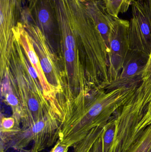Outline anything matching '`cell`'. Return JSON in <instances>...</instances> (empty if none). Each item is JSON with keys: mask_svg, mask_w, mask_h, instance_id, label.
Masks as SVG:
<instances>
[{"mask_svg": "<svg viewBox=\"0 0 151 152\" xmlns=\"http://www.w3.org/2000/svg\"><path fill=\"white\" fill-rule=\"evenodd\" d=\"M138 86L137 84L109 92L95 88L82 91L75 96H65L62 103L63 120L59 140L73 147L93 129L105 126L112 115L133 96Z\"/></svg>", "mask_w": 151, "mask_h": 152, "instance_id": "1", "label": "cell"}, {"mask_svg": "<svg viewBox=\"0 0 151 152\" xmlns=\"http://www.w3.org/2000/svg\"><path fill=\"white\" fill-rule=\"evenodd\" d=\"M20 41H14L10 55L9 70L3 78L6 77L12 83V87L2 84V89H11V92L18 100L20 112L19 120L22 129L33 126L45 116L55 113L57 103L48 100L44 96L38 80L37 72L29 66L25 53Z\"/></svg>", "mask_w": 151, "mask_h": 152, "instance_id": "2", "label": "cell"}, {"mask_svg": "<svg viewBox=\"0 0 151 152\" xmlns=\"http://www.w3.org/2000/svg\"><path fill=\"white\" fill-rule=\"evenodd\" d=\"M151 105V53L140 84L115 117L117 127L113 152H128L142 135L143 121Z\"/></svg>", "mask_w": 151, "mask_h": 152, "instance_id": "3", "label": "cell"}, {"mask_svg": "<svg viewBox=\"0 0 151 152\" xmlns=\"http://www.w3.org/2000/svg\"><path fill=\"white\" fill-rule=\"evenodd\" d=\"M131 6L130 50L149 58L151 53V0H134Z\"/></svg>", "mask_w": 151, "mask_h": 152, "instance_id": "4", "label": "cell"}, {"mask_svg": "<svg viewBox=\"0 0 151 152\" xmlns=\"http://www.w3.org/2000/svg\"><path fill=\"white\" fill-rule=\"evenodd\" d=\"M60 120L54 114L45 116L30 127L22 129L16 137V145L24 149L33 142V152H40L52 146L59 138Z\"/></svg>", "mask_w": 151, "mask_h": 152, "instance_id": "5", "label": "cell"}, {"mask_svg": "<svg viewBox=\"0 0 151 152\" xmlns=\"http://www.w3.org/2000/svg\"><path fill=\"white\" fill-rule=\"evenodd\" d=\"M130 50L129 21L116 18L112 28L108 69L110 83L117 78Z\"/></svg>", "mask_w": 151, "mask_h": 152, "instance_id": "6", "label": "cell"}, {"mask_svg": "<svg viewBox=\"0 0 151 152\" xmlns=\"http://www.w3.org/2000/svg\"><path fill=\"white\" fill-rule=\"evenodd\" d=\"M149 58L142 53L129 50L119 75L105 88V90L109 92L120 88L139 85Z\"/></svg>", "mask_w": 151, "mask_h": 152, "instance_id": "7", "label": "cell"}, {"mask_svg": "<svg viewBox=\"0 0 151 152\" xmlns=\"http://www.w3.org/2000/svg\"><path fill=\"white\" fill-rule=\"evenodd\" d=\"M20 124L14 116L1 117L0 145L5 146L21 131Z\"/></svg>", "mask_w": 151, "mask_h": 152, "instance_id": "8", "label": "cell"}, {"mask_svg": "<svg viewBox=\"0 0 151 152\" xmlns=\"http://www.w3.org/2000/svg\"><path fill=\"white\" fill-rule=\"evenodd\" d=\"M116 120L115 117L110 120L105 126L101 134L103 152H112L116 134Z\"/></svg>", "mask_w": 151, "mask_h": 152, "instance_id": "9", "label": "cell"}, {"mask_svg": "<svg viewBox=\"0 0 151 152\" xmlns=\"http://www.w3.org/2000/svg\"><path fill=\"white\" fill-rule=\"evenodd\" d=\"M104 127L93 129L84 139L74 145L73 152H89L94 143L102 134Z\"/></svg>", "mask_w": 151, "mask_h": 152, "instance_id": "10", "label": "cell"}, {"mask_svg": "<svg viewBox=\"0 0 151 152\" xmlns=\"http://www.w3.org/2000/svg\"><path fill=\"white\" fill-rule=\"evenodd\" d=\"M134 0H103L104 4L108 13L118 18L120 13L126 12Z\"/></svg>", "mask_w": 151, "mask_h": 152, "instance_id": "11", "label": "cell"}, {"mask_svg": "<svg viewBox=\"0 0 151 152\" xmlns=\"http://www.w3.org/2000/svg\"><path fill=\"white\" fill-rule=\"evenodd\" d=\"M128 152H151V125Z\"/></svg>", "mask_w": 151, "mask_h": 152, "instance_id": "12", "label": "cell"}, {"mask_svg": "<svg viewBox=\"0 0 151 152\" xmlns=\"http://www.w3.org/2000/svg\"><path fill=\"white\" fill-rule=\"evenodd\" d=\"M70 146L65 143L58 140L53 148L49 152H68Z\"/></svg>", "mask_w": 151, "mask_h": 152, "instance_id": "13", "label": "cell"}, {"mask_svg": "<svg viewBox=\"0 0 151 152\" xmlns=\"http://www.w3.org/2000/svg\"><path fill=\"white\" fill-rule=\"evenodd\" d=\"M101 136L94 143L89 152H103L102 139Z\"/></svg>", "mask_w": 151, "mask_h": 152, "instance_id": "14", "label": "cell"}, {"mask_svg": "<svg viewBox=\"0 0 151 152\" xmlns=\"http://www.w3.org/2000/svg\"><path fill=\"white\" fill-rule=\"evenodd\" d=\"M39 18L41 22H43V23H45L48 20V13L46 10H42L39 12Z\"/></svg>", "mask_w": 151, "mask_h": 152, "instance_id": "15", "label": "cell"}, {"mask_svg": "<svg viewBox=\"0 0 151 152\" xmlns=\"http://www.w3.org/2000/svg\"><path fill=\"white\" fill-rule=\"evenodd\" d=\"M20 152H33L32 149L31 150H25V149H21L20 151Z\"/></svg>", "mask_w": 151, "mask_h": 152, "instance_id": "16", "label": "cell"}, {"mask_svg": "<svg viewBox=\"0 0 151 152\" xmlns=\"http://www.w3.org/2000/svg\"><path fill=\"white\" fill-rule=\"evenodd\" d=\"M3 22V15H2V12H1V24H2V23Z\"/></svg>", "mask_w": 151, "mask_h": 152, "instance_id": "17", "label": "cell"}, {"mask_svg": "<svg viewBox=\"0 0 151 152\" xmlns=\"http://www.w3.org/2000/svg\"><path fill=\"white\" fill-rule=\"evenodd\" d=\"M4 150L3 148L1 146H0V152H4Z\"/></svg>", "mask_w": 151, "mask_h": 152, "instance_id": "18", "label": "cell"}]
</instances>
